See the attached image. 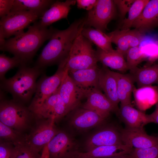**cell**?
<instances>
[{
    "mask_svg": "<svg viewBox=\"0 0 158 158\" xmlns=\"http://www.w3.org/2000/svg\"><path fill=\"white\" fill-rule=\"evenodd\" d=\"M84 18L77 20L64 30L54 29L35 66L43 70L49 66L56 64L59 65L66 59L74 40L84 26Z\"/></svg>",
    "mask_w": 158,
    "mask_h": 158,
    "instance_id": "obj_1",
    "label": "cell"
},
{
    "mask_svg": "<svg viewBox=\"0 0 158 158\" xmlns=\"http://www.w3.org/2000/svg\"><path fill=\"white\" fill-rule=\"evenodd\" d=\"M54 30L52 27H44L36 21L26 32L6 40L0 50L13 54L27 65L43 44L49 40Z\"/></svg>",
    "mask_w": 158,
    "mask_h": 158,
    "instance_id": "obj_2",
    "label": "cell"
},
{
    "mask_svg": "<svg viewBox=\"0 0 158 158\" xmlns=\"http://www.w3.org/2000/svg\"><path fill=\"white\" fill-rule=\"evenodd\" d=\"M13 77L1 81V88L12 95L13 100L21 103L30 100L35 93L36 80L43 70L37 66L22 65Z\"/></svg>",
    "mask_w": 158,
    "mask_h": 158,
    "instance_id": "obj_3",
    "label": "cell"
},
{
    "mask_svg": "<svg viewBox=\"0 0 158 158\" xmlns=\"http://www.w3.org/2000/svg\"><path fill=\"white\" fill-rule=\"evenodd\" d=\"M81 31L74 40L66 59L65 67L68 71L98 66L96 50L93 49L92 43L83 36Z\"/></svg>",
    "mask_w": 158,
    "mask_h": 158,
    "instance_id": "obj_4",
    "label": "cell"
},
{
    "mask_svg": "<svg viewBox=\"0 0 158 158\" xmlns=\"http://www.w3.org/2000/svg\"><path fill=\"white\" fill-rule=\"evenodd\" d=\"M32 114L29 108L14 100L1 99L0 121L19 132L25 128Z\"/></svg>",
    "mask_w": 158,
    "mask_h": 158,
    "instance_id": "obj_5",
    "label": "cell"
},
{
    "mask_svg": "<svg viewBox=\"0 0 158 158\" xmlns=\"http://www.w3.org/2000/svg\"><path fill=\"white\" fill-rule=\"evenodd\" d=\"M66 59L59 64L54 75H43L37 82L35 96L28 108L30 111L40 106L57 90L65 72Z\"/></svg>",
    "mask_w": 158,
    "mask_h": 158,
    "instance_id": "obj_6",
    "label": "cell"
},
{
    "mask_svg": "<svg viewBox=\"0 0 158 158\" xmlns=\"http://www.w3.org/2000/svg\"><path fill=\"white\" fill-rule=\"evenodd\" d=\"M40 18L35 13L29 11L11 12L6 16L1 18L0 28L5 38L16 36L23 33L24 30L30 24L37 21Z\"/></svg>",
    "mask_w": 158,
    "mask_h": 158,
    "instance_id": "obj_7",
    "label": "cell"
},
{
    "mask_svg": "<svg viewBox=\"0 0 158 158\" xmlns=\"http://www.w3.org/2000/svg\"><path fill=\"white\" fill-rule=\"evenodd\" d=\"M116 13V6L114 0H97L84 19V27H93L103 32L107 30L108 23L114 18Z\"/></svg>",
    "mask_w": 158,
    "mask_h": 158,
    "instance_id": "obj_8",
    "label": "cell"
},
{
    "mask_svg": "<svg viewBox=\"0 0 158 158\" xmlns=\"http://www.w3.org/2000/svg\"><path fill=\"white\" fill-rule=\"evenodd\" d=\"M30 111L32 115L38 119L55 121L68 114L58 89L42 104Z\"/></svg>",
    "mask_w": 158,
    "mask_h": 158,
    "instance_id": "obj_9",
    "label": "cell"
},
{
    "mask_svg": "<svg viewBox=\"0 0 158 158\" xmlns=\"http://www.w3.org/2000/svg\"><path fill=\"white\" fill-rule=\"evenodd\" d=\"M110 41L117 46L116 49L124 58L131 47L139 46L145 35L138 30L134 29L116 30L106 34Z\"/></svg>",
    "mask_w": 158,
    "mask_h": 158,
    "instance_id": "obj_10",
    "label": "cell"
},
{
    "mask_svg": "<svg viewBox=\"0 0 158 158\" xmlns=\"http://www.w3.org/2000/svg\"><path fill=\"white\" fill-rule=\"evenodd\" d=\"M58 90L68 113L78 108L81 100L86 97L85 94L77 86L70 77L66 68Z\"/></svg>",
    "mask_w": 158,
    "mask_h": 158,
    "instance_id": "obj_11",
    "label": "cell"
},
{
    "mask_svg": "<svg viewBox=\"0 0 158 158\" xmlns=\"http://www.w3.org/2000/svg\"><path fill=\"white\" fill-rule=\"evenodd\" d=\"M133 149L124 144L101 146L85 152L71 151L66 158H109L130 154Z\"/></svg>",
    "mask_w": 158,
    "mask_h": 158,
    "instance_id": "obj_12",
    "label": "cell"
},
{
    "mask_svg": "<svg viewBox=\"0 0 158 158\" xmlns=\"http://www.w3.org/2000/svg\"><path fill=\"white\" fill-rule=\"evenodd\" d=\"M121 130L114 126L102 128L87 140L85 144V151L101 146L124 144L122 140Z\"/></svg>",
    "mask_w": 158,
    "mask_h": 158,
    "instance_id": "obj_13",
    "label": "cell"
},
{
    "mask_svg": "<svg viewBox=\"0 0 158 158\" xmlns=\"http://www.w3.org/2000/svg\"><path fill=\"white\" fill-rule=\"evenodd\" d=\"M27 138L25 142L34 150L40 152L58 132L54 127L55 121L43 120Z\"/></svg>",
    "mask_w": 158,
    "mask_h": 158,
    "instance_id": "obj_14",
    "label": "cell"
},
{
    "mask_svg": "<svg viewBox=\"0 0 158 158\" xmlns=\"http://www.w3.org/2000/svg\"><path fill=\"white\" fill-rule=\"evenodd\" d=\"M121 135L123 143L133 149L147 148L158 144V138L148 135L144 128H126L121 130Z\"/></svg>",
    "mask_w": 158,
    "mask_h": 158,
    "instance_id": "obj_15",
    "label": "cell"
},
{
    "mask_svg": "<svg viewBox=\"0 0 158 158\" xmlns=\"http://www.w3.org/2000/svg\"><path fill=\"white\" fill-rule=\"evenodd\" d=\"M99 69L97 66L86 69L68 71V73L77 86L87 96L92 90L100 89L99 84Z\"/></svg>",
    "mask_w": 158,
    "mask_h": 158,
    "instance_id": "obj_16",
    "label": "cell"
},
{
    "mask_svg": "<svg viewBox=\"0 0 158 158\" xmlns=\"http://www.w3.org/2000/svg\"><path fill=\"white\" fill-rule=\"evenodd\" d=\"M99 89H94L87 95L82 107L94 111L106 119L110 112L118 111L105 95Z\"/></svg>",
    "mask_w": 158,
    "mask_h": 158,
    "instance_id": "obj_17",
    "label": "cell"
},
{
    "mask_svg": "<svg viewBox=\"0 0 158 158\" xmlns=\"http://www.w3.org/2000/svg\"><path fill=\"white\" fill-rule=\"evenodd\" d=\"M158 26V0H150L132 27L145 34Z\"/></svg>",
    "mask_w": 158,
    "mask_h": 158,
    "instance_id": "obj_18",
    "label": "cell"
},
{
    "mask_svg": "<svg viewBox=\"0 0 158 158\" xmlns=\"http://www.w3.org/2000/svg\"><path fill=\"white\" fill-rule=\"evenodd\" d=\"M99 84L101 90L104 92V94L118 112V105L119 101L117 95V81L115 72L102 65L99 69Z\"/></svg>",
    "mask_w": 158,
    "mask_h": 158,
    "instance_id": "obj_19",
    "label": "cell"
},
{
    "mask_svg": "<svg viewBox=\"0 0 158 158\" xmlns=\"http://www.w3.org/2000/svg\"><path fill=\"white\" fill-rule=\"evenodd\" d=\"M70 122L78 130L87 129L102 123L106 119L97 113L82 107L74 110Z\"/></svg>",
    "mask_w": 158,
    "mask_h": 158,
    "instance_id": "obj_20",
    "label": "cell"
},
{
    "mask_svg": "<svg viewBox=\"0 0 158 158\" xmlns=\"http://www.w3.org/2000/svg\"><path fill=\"white\" fill-rule=\"evenodd\" d=\"M50 158H66L71 151L78 150L77 145L63 132H58L48 144Z\"/></svg>",
    "mask_w": 158,
    "mask_h": 158,
    "instance_id": "obj_21",
    "label": "cell"
},
{
    "mask_svg": "<svg viewBox=\"0 0 158 158\" xmlns=\"http://www.w3.org/2000/svg\"><path fill=\"white\" fill-rule=\"evenodd\" d=\"M76 0H67L65 1H56L40 18L39 21L42 26L47 27L61 19L67 18L71 6L75 4Z\"/></svg>",
    "mask_w": 158,
    "mask_h": 158,
    "instance_id": "obj_22",
    "label": "cell"
},
{
    "mask_svg": "<svg viewBox=\"0 0 158 158\" xmlns=\"http://www.w3.org/2000/svg\"><path fill=\"white\" fill-rule=\"evenodd\" d=\"M118 113L128 128L142 129L149 123L148 115L131 105H121Z\"/></svg>",
    "mask_w": 158,
    "mask_h": 158,
    "instance_id": "obj_23",
    "label": "cell"
},
{
    "mask_svg": "<svg viewBox=\"0 0 158 158\" xmlns=\"http://www.w3.org/2000/svg\"><path fill=\"white\" fill-rule=\"evenodd\" d=\"M96 54L98 61L103 65L121 72L128 70L124 57L116 50L105 51L97 47Z\"/></svg>",
    "mask_w": 158,
    "mask_h": 158,
    "instance_id": "obj_24",
    "label": "cell"
},
{
    "mask_svg": "<svg viewBox=\"0 0 158 158\" xmlns=\"http://www.w3.org/2000/svg\"><path fill=\"white\" fill-rule=\"evenodd\" d=\"M133 93L136 105L141 110H145L158 102V87L150 85L136 88Z\"/></svg>",
    "mask_w": 158,
    "mask_h": 158,
    "instance_id": "obj_25",
    "label": "cell"
},
{
    "mask_svg": "<svg viewBox=\"0 0 158 158\" xmlns=\"http://www.w3.org/2000/svg\"><path fill=\"white\" fill-rule=\"evenodd\" d=\"M138 88L158 84V64L129 70Z\"/></svg>",
    "mask_w": 158,
    "mask_h": 158,
    "instance_id": "obj_26",
    "label": "cell"
},
{
    "mask_svg": "<svg viewBox=\"0 0 158 158\" xmlns=\"http://www.w3.org/2000/svg\"><path fill=\"white\" fill-rule=\"evenodd\" d=\"M117 81V95L121 105H131V95L135 83L130 73L123 74L115 72Z\"/></svg>",
    "mask_w": 158,
    "mask_h": 158,
    "instance_id": "obj_27",
    "label": "cell"
},
{
    "mask_svg": "<svg viewBox=\"0 0 158 158\" xmlns=\"http://www.w3.org/2000/svg\"><path fill=\"white\" fill-rule=\"evenodd\" d=\"M51 0H14L11 12L29 11L40 18L54 3Z\"/></svg>",
    "mask_w": 158,
    "mask_h": 158,
    "instance_id": "obj_28",
    "label": "cell"
},
{
    "mask_svg": "<svg viewBox=\"0 0 158 158\" xmlns=\"http://www.w3.org/2000/svg\"><path fill=\"white\" fill-rule=\"evenodd\" d=\"M81 33L83 36L92 43L95 44L97 47L105 51L113 50L111 42L101 31L91 27H84Z\"/></svg>",
    "mask_w": 158,
    "mask_h": 158,
    "instance_id": "obj_29",
    "label": "cell"
},
{
    "mask_svg": "<svg viewBox=\"0 0 158 158\" xmlns=\"http://www.w3.org/2000/svg\"><path fill=\"white\" fill-rule=\"evenodd\" d=\"M149 0H135L128 13L127 18L122 20L121 30L130 29L140 15Z\"/></svg>",
    "mask_w": 158,
    "mask_h": 158,
    "instance_id": "obj_30",
    "label": "cell"
},
{
    "mask_svg": "<svg viewBox=\"0 0 158 158\" xmlns=\"http://www.w3.org/2000/svg\"><path fill=\"white\" fill-rule=\"evenodd\" d=\"M126 57V63L129 70L137 67L146 59L145 54L139 46L130 48L127 52Z\"/></svg>",
    "mask_w": 158,
    "mask_h": 158,
    "instance_id": "obj_31",
    "label": "cell"
},
{
    "mask_svg": "<svg viewBox=\"0 0 158 158\" xmlns=\"http://www.w3.org/2000/svg\"><path fill=\"white\" fill-rule=\"evenodd\" d=\"M25 64L17 57L14 56L10 58L2 54L0 55V78L2 81L5 79L6 73L13 68Z\"/></svg>",
    "mask_w": 158,
    "mask_h": 158,
    "instance_id": "obj_32",
    "label": "cell"
},
{
    "mask_svg": "<svg viewBox=\"0 0 158 158\" xmlns=\"http://www.w3.org/2000/svg\"><path fill=\"white\" fill-rule=\"evenodd\" d=\"M16 153L15 158H41V154L25 142L15 144Z\"/></svg>",
    "mask_w": 158,
    "mask_h": 158,
    "instance_id": "obj_33",
    "label": "cell"
},
{
    "mask_svg": "<svg viewBox=\"0 0 158 158\" xmlns=\"http://www.w3.org/2000/svg\"><path fill=\"white\" fill-rule=\"evenodd\" d=\"M18 132L5 125L0 121V138L5 142L14 144L21 141L19 140Z\"/></svg>",
    "mask_w": 158,
    "mask_h": 158,
    "instance_id": "obj_34",
    "label": "cell"
},
{
    "mask_svg": "<svg viewBox=\"0 0 158 158\" xmlns=\"http://www.w3.org/2000/svg\"><path fill=\"white\" fill-rule=\"evenodd\" d=\"M132 158H158V144L143 149H133L130 153Z\"/></svg>",
    "mask_w": 158,
    "mask_h": 158,
    "instance_id": "obj_35",
    "label": "cell"
},
{
    "mask_svg": "<svg viewBox=\"0 0 158 158\" xmlns=\"http://www.w3.org/2000/svg\"><path fill=\"white\" fill-rule=\"evenodd\" d=\"M16 153L15 144L7 142H1L0 158H15Z\"/></svg>",
    "mask_w": 158,
    "mask_h": 158,
    "instance_id": "obj_36",
    "label": "cell"
},
{
    "mask_svg": "<svg viewBox=\"0 0 158 158\" xmlns=\"http://www.w3.org/2000/svg\"><path fill=\"white\" fill-rule=\"evenodd\" d=\"M114 1L119 10L120 18L123 20L135 0H115Z\"/></svg>",
    "mask_w": 158,
    "mask_h": 158,
    "instance_id": "obj_37",
    "label": "cell"
},
{
    "mask_svg": "<svg viewBox=\"0 0 158 158\" xmlns=\"http://www.w3.org/2000/svg\"><path fill=\"white\" fill-rule=\"evenodd\" d=\"M14 0H0V17L2 18L9 14Z\"/></svg>",
    "mask_w": 158,
    "mask_h": 158,
    "instance_id": "obj_38",
    "label": "cell"
},
{
    "mask_svg": "<svg viewBox=\"0 0 158 158\" xmlns=\"http://www.w3.org/2000/svg\"><path fill=\"white\" fill-rule=\"evenodd\" d=\"M97 0H77V7L89 11L96 4Z\"/></svg>",
    "mask_w": 158,
    "mask_h": 158,
    "instance_id": "obj_39",
    "label": "cell"
},
{
    "mask_svg": "<svg viewBox=\"0 0 158 158\" xmlns=\"http://www.w3.org/2000/svg\"><path fill=\"white\" fill-rule=\"evenodd\" d=\"M154 111L148 115L149 123H154L158 124V102L156 103Z\"/></svg>",
    "mask_w": 158,
    "mask_h": 158,
    "instance_id": "obj_40",
    "label": "cell"
},
{
    "mask_svg": "<svg viewBox=\"0 0 158 158\" xmlns=\"http://www.w3.org/2000/svg\"><path fill=\"white\" fill-rule=\"evenodd\" d=\"M41 158H50L48 148V144L46 145L43 147L41 154Z\"/></svg>",
    "mask_w": 158,
    "mask_h": 158,
    "instance_id": "obj_41",
    "label": "cell"
},
{
    "mask_svg": "<svg viewBox=\"0 0 158 158\" xmlns=\"http://www.w3.org/2000/svg\"><path fill=\"white\" fill-rule=\"evenodd\" d=\"M5 38L2 30L0 28V48H2L5 44L6 40Z\"/></svg>",
    "mask_w": 158,
    "mask_h": 158,
    "instance_id": "obj_42",
    "label": "cell"
},
{
    "mask_svg": "<svg viewBox=\"0 0 158 158\" xmlns=\"http://www.w3.org/2000/svg\"><path fill=\"white\" fill-rule=\"evenodd\" d=\"M109 158H132L130 153Z\"/></svg>",
    "mask_w": 158,
    "mask_h": 158,
    "instance_id": "obj_43",
    "label": "cell"
},
{
    "mask_svg": "<svg viewBox=\"0 0 158 158\" xmlns=\"http://www.w3.org/2000/svg\"><path fill=\"white\" fill-rule=\"evenodd\" d=\"M158 138V135H157V136H156Z\"/></svg>",
    "mask_w": 158,
    "mask_h": 158,
    "instance_id": "obj_44",
    "label": "cell"
}]
</instances>
